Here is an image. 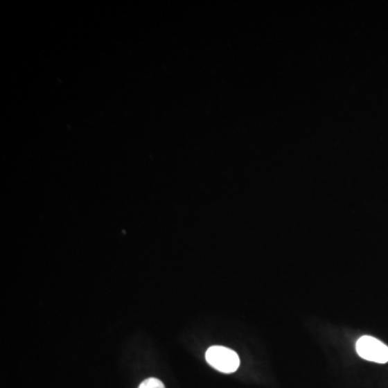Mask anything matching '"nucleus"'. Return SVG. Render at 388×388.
I'll return each mask as SVG.
<instances>
[{
  "mask_svg": "<svg viewBox=\"0 0 388 388\" xmlns=\"http://www.w3.org/2000/svg\"><path fill=\"white\" fill-rule=\"evenodd\" d=\"M206 362L222 373H233L240 367V357L232 349L224 346L209 347L205 354Z\"/></svg>",
  "mask_w": 388,
  "mask_h": 388,
  "instance_id": "1",
  "label": "nucleus"
},
{
  "mask_svg": "<svg viewBox=\"0 0 388 388\" xmlns=\"http://www.w3.org/2000/svg\"><path fill=\"white\" fill-rule=\"evenodd\" d=\"M357 354L369 362L386 364L388 362V346L373 337L364 335L357 341Z\"/></svg>",
  "mask_w": 388,
  "mask_h": 388,
  "instance_id": "2",
  "label": "nucleus"
},
{
  "mask_svg": "<svg viewBox=\"0 0 388 388\" xmlns=\"http://www.w3.org/2000/svg\"><path fill=\"white\" fill-rule=\"evenodd\" d=\"M139 388H165V386L159 378H150L145 380Z\"/></svg>",
  "mask_w": 388,
  "mask_h": 388,
  "instance_id": "3",
  "label": "nucleus"
}]
</instances>
